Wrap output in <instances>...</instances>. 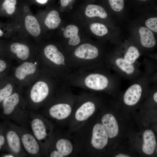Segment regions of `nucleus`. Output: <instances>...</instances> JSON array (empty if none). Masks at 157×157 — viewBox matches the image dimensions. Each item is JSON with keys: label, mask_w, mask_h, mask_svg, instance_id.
I'll return each mask as SVG.
<instances>
[{"label": "nucleus", "mask_w": 157, "mask_h": 157, "mask_svg": "<svg viewBox=\"0 0 157 157\" xmlns=\"http://www.w3.org/2000/svg\"><path fill=\"white\" fill-rule=\"evenodd\" d=\"M21 34L26 33L29 36L37 38L41 33L39 22L36 16L28 11L23 12L18 22Z\"/></svg>", "instance_id": "f257e3e1"}, {"label": "nucleus", "mask_w": 157, "mask_h": 157, "mask_svg": "<svg viewBox=\"0 0 157 157\" xmlns=\"http://www.w3.org/2000/svg\"><path fill=\"white\" fill-rule=\"evenodd\" d=\"M108 137L102 124L97 123L94 126L92 131L91 143L94 148L103 149L107 145Z\"/></svg>", "instance_id": "f03ea898"}, {"label": "nucleus", "mask_w": 157, "mask_h": 157, "mask_svg": "<svg viewBox=\"0 0 157 157\" xmlns=\"http://www.w3.org/2000/svg\"><path fill=\"white\" fill-rule=\"evenodd\" d=\"M85 82L87 87L95 90L105 89L108 86L109 83L106 77L99 74H90L86 78Z\"/></svg>", "instance_id": "7ed1b4c3"}, {"label": "nucleus", "mask_w": 157, "mask_h": 157, "mask_svg": "<svg viewBox=\"0 0 157 157\" xmlns=\"http://www.w3.org/2000/svg\"><path fill=\"white\" fill-rule=\"evenodd\" d=\"M49 88L47 84L42 81L36 83L33 86L30 92L32 101L36 103L42 101L48 94Z\"/></svg>", "instance_id": "20e7f679"}, {"label": "nucleus", "mask_w": 157, "mask_h": 157, "mask_svg": "<svg viewBox=\"0 0 157 157\" xmlns=\"http://www.w3.org/2000/svg\"><path fill=\"white\" fill-rule=\"evenodd\" d=\"M101 123L108 137L112 138L117 135L119 132L118 125L113 115L110 114L105 115L102 118Z\"/></svg>", "instance_id": "39448f33"}, {"label": "nucleus", "mask_w": 157, "mask_h": 157, "mask_svg": "<svg viewBox=\"0 0 157 157\" xmlns=\"http://www.w3.org/2000/svg\"><path fill=\"white\" fill-rule=\"evenodd\" d=\"M142 91V88L139 84H135L131 86L124 94L123 98L124 103L130 106L136 104L140 99Z\"/></svg>", "instance_id": "423d86ee"}, {"label": "nucleus", "mask_w": 157, "mask_h": 157, "mask_svg": "<svg viewBox=\"0 0 157 157\" xmlns=\"http://www.w3.org/2000/svg\"><path fill=\"white\" fill-rule=\"evenodd\" d=\"M75 56L79 58L85 59H92L98 56L99 52L95 46L88 43L82 44L76 49Z\"/></svg>", "instance_id": "0eeeda50"}, {"label": "nucleus", "mask_w": 157, "mask_h": 157, "mask_svg": "<svg viewBox=\"0 0 157 157\" xmlns=\"http://www.w3.org/2000/svg\"><path fill=\"white\" fill-rule=\"evenodd\" d=\"M72 108L70 106L65 104H59L51 107L49 110L50 115L58 120H62L67 117L70 115Z\"/></svg>", "instance_id": "6e6552de"}, {"label": "nucleus", "mask_w": 157, "mask_h": 157, "mask_svg": "<svg viewBox=\"0 0 157 157\" xmlns=\"http://www.w3.org/2000/svg\"><path fill=\"white\" fill-rule=\"evenodd\" d=\"M57 150L52 151L50 155L51 157H63L68 156L72 152L73 147L69 140L62 139L58 140L56 144Z\"/></svg>", "instance_id": "1a4fd4ad"}, {"label": "nucleus", "mask_w": 157, "mask_h": 157, "mask_svg": "<svg viewBox=\"0 0 157 157\" xmlns=\"http://www.w3.org/2000/svg\"><path fill=\"white\" fill-rule=\"evenodd\" d=\"M143 140L142 151L148 155L152 154L156 146L155 137L153 132L150 130H146L143 134Z\"/></svg>", "instance_id": "9d476101"}, {"label": "nucleus", "mask_w": 157, "mask_h": 157, "mask_svg": "<svg viewBox=\"0 0 157 157\" xmlns=\"http://www.w3.org/2000/svg\"><path fill=\"white\" fill-rule=\"evenodd\" d=\"M95 109L94 104L88 101L83 104L76 110L75 114L76 119L83 121L88 119L94 113Z\"/></svg>", "instance_id": "9b49d317"}, {"label": "nucleus", "mask_w": 157, "mask_h": 157, "mask_svg": "<svg viewBox=\"0 0 157 157\" xmlns=\"http://www.w3.org/2000/svg\"><path fill=\"white\" fill-rule=\"evenodd\" d=\"M44 52L45 56L56 64L61 65L64 62L65 59L63 55L53 44L47 46L44 49Z\"/></svg>", "instance_id": "f8f14e48"}, {"label": "nucleus", "mask_w": 157, "mask_h": 157, "mask_svg": "<svg viewBox=\"0 0 157 157\" xmlns=\"http://www.w3.org/2000/svg\"><path fill=\"white\" fill-rule=\"evenodd\" d=\"M17 3V0H4L2 4V8L7 16L12 17L15 19V22L17 23L22 12L17 11L16 7Z\"/></svg>", "instance_id": "ddd939ff"}, {"label": "nucleus", "mask_w": 157, "mask_h": 157, "mask_svg": "<svg viewBox=\"0 0 157 157\" xmlns=\"http://www.w3.org/2000/svg\"><path fill=\"white\" fill-rule=\"evenodd\" d=\"M10 49L18 58L22 60L27 59L30 54V49L28 46L24 44L18 42H15L11 44Z\"/></svg>", "instance_id": "4468645a"}, {"label": "nucleus", "mask_w": 157, "mask_h": 157, "mask_svg": "<svg viewBox=\"0 0 157 157\" xmlns=\"http://www.w3.org/2000/svg\"><path fill=\"white\" fill-rule=\"evenodd\" d=\"M140 42L142 45L147 48H151L156 44V41L152 32L148 28L141 27L139 29Z\"/></svg>", "instance_id": "2eb2a0df"}, {"label": "nucleus", "mask_w": 157, "mask_h": 157, "mask_svg": "<svg viewBox=\"0 0 157 157\" xmlns=\"http://www.w3.org/2000/svg\"><path fill=\"white\" fill-rule=\"evenodd\" d=\"M36 70V65L31 62H25L16 69L15 75L20 80L24 79L28 75L34 73Z\"/></svg>", "instance_id": "dca6fc26"}, {"label": "nucleus", "mask_w": 157, "mask_h": 157, "mask_svg": "<svg viewBox=\"0 0 157 157\" xmlns=\"http://www.w3.org/2000/svg\"><path fill=\"white\" fill-rule=\"evenodd\" d=\"M22 141L24 146L28 153L35 154L38 153L39 147L37 142L33 136L29 134H25L22 137Z\"/></svg>", "instance_id": "f3484780"}, {"label": "nucleus", "mask_w": 157, "mask_h": 157, "mask_svg": "<svg viewBox=\"0 0 157 157\" xmlns=\"http://www.w3.org/2000/svg\"><path fill=\"white\" fill-rule=\"evenodd\" d=\"M78 27L74 25L70 24L67 26L63 35L65 37L70 38L68 42L69 45L75 46L80 43V39L78 35Z\"/></svg>", "instance_id": "a211bd4d"}, {"label": "nucleus", "mask_w": 157, "mask_h": 157, "mask_svg": "<svg viewBox=\"0 0 157 157\" xmlns=\"http://www.w3.org/2000/svg\"><path fill=\"white\" fill-rule=\"evenodd\" d=\"M19 101V96L16 93H14L6 98L3 102L4 113L6 115L11 114Z\"/></svg>", "instance_id": "6ab92c4d"}, {"label": "nucleus", "mask_w": 157, "mask_h": 157, "mask_svg": "<svg viewBox=\"0 0 157 157\" xmlns=\"http://www.w3.org/2000/svg\"><path fill=\"white\" fill-rule=\"evenodd\" d=\"M31 127L33 134L38 140H40L45 138L47 135L45 126L41 119L38 118L33 119Z\"/></svg>", "instance_id": "aec40b11"}, {"label": "nucleus", "mask_w": 157, "mask_h": 157, "mask_svg": "<svg viewBox=\"0 0 157 157\" xmlns=\"http://www.w3.org/2000/svg\"><path fill=\"white\" fill-rule=\"evenodd\" d=\"M61 22L59 13L57 11L53 10L47 15L44 21V24L49 29H54L57 28Z\"/></svg>", "instance_id": "412c9836"}, {"label": "nucleus", "mask_w": 157, "mask_h": 157, "mask_svg": "<svg viewBox=\"0 0 157 157\" xmlns=\"http://www.w3.org/2000/svg\"><path fill=\"white\" fill-rule=\"evenodd\" d=\"M85 13L86 15L90 17H98L104 19L107 16V13L103 8L94 4L88 5L86 8Z\"/></svg>", "instance_id": "4be33fe9"}, {"label": "nucleus", "mask_w": 157, "mask_h": 157, "mask_svg": "<svg viewBox=\"0 0 157 157\" xmlns=\"http://www.w3.org/2000/svg\"><path fill=\"white\" fill-rule=\"evenodd\" d=\"M6 138L11 149L14 153H18L20 150V142L17 134L13 131H10L7 133Z\"/></svg>", "instance_id": "5701e85b"}, {"label": "nucleus", "mask_w": 157, "mask_h": 157, "mask_svg": "<svg viewBox=\"0 0 157 157\" xmlns=\"http://www.w3.org/2000/svg\"><path fill=\"white\" fill-rule=\"evenodd\" d=\"M140 55L138 49L135 47L131 46L126 53L124 59L127 63L133 64Z\"/></svg>", "instance_id": "b1692460"}, {"label": "nucleus", "mask_w": 157, "mask_h": 157, "mask_svg": "<svg viewBox=\"0 0 157 157\" xmlns=\"http://www.w3.org/2000/svg\"><path fill=\"white\" fill-rule=\"evenodd\" d=\"M115 63L119 68L128 74H132L135 71L134 65L132 64H129L126 63L124 58H117L115 60Z\"/></svg>", "instance_id": "393cba45"}, {"label": "nucleus", "mask_w": 157, "mask_h": 157, "mask_svg": "<svg viewBox=\"0 0 157 157\" xmlns=\"http://www.w3.org/2000/svg\"><path fill=\"white\" fill-rule=\"evenodd\" d=\"M90 28L93 33L98 36H103L108 33V30L106 27L100 23H95L92 24L90 25Z\"/></svg>", "instance_id": "a878e982"}, {"label": "nucleus", "mask_w": 157, "mask_h": 157, "mask_svg": "<svg viewBox=\"0 0 157 157\" xmlns=\"http://www.w3.org/2000/svg\"><path fill=\"white\" fill-rule=\"evenodd\" d=\"M12 91V86L10 84H7L4 88L0 90V102L11 95Z\"/></svg>", "instance_id": "bb28decb"}, {"label": "nucleus", "mask_w": 157, "mask_h": 157, "mask_svg": "<svg viewBox=\"0 0 157 157\" xmlns=\"http://www.w3.org/2000/svg\"><path fill=\"white\" fill-rule=\"evenodd\" d=\"M111 8L115 11H121L124 6V0H108Z\"/></svg>", "instance_id": "cd10ccee"}, {"label": "nucleus", "mask_w": 157, "mask_h": 157, "mask_svg": "<svg viewBox=\"0 0 157 157\" xmlns=\"http://www.w3.org/2000/svg\"><path fill=\"white\" fill-rule=\"evenodd\" d=\"M157 17L151 18L146 22L145 25L147 27L153 31L157 32Z\"/></svg>", "instance_id": "c85d7f7f"}, {"label": "nucleus", "mask_w": 157, "mask_h": 157, "mask_svg": "<svg viewBox=\"0 0 157 157\" xmlns=\"http://www.w3.org/2000/svg\"><path fill=\"white\" fill-rule=\"evenodd\" d=\"M6 63L3 60H0V72L3 71L6 68Z\"/></svg>", "instance_id": "c756f323"}, {"label": "nucleus", "mask_w": 157, "mask_h": 157, "mask_svg": "<svg viewBox=\"0 0 157 157\" xmlns=\"http://www.w3.org/2000/svg\"><path fill=\"white\" fill-rule=\"evenodd\" d=\"M72 0H60L61 4L62 6H67Z\"/></svg>", "instance_id": "7c9ffc66"}, {"label": "nucleus", "mask_w": 157, "mask_h": 157, "mask_svg": "<svg viewBox=\"0 0 157 157\" xmlns=\"http://www.w3.org/2000/svg\"><path fill=\"white\" fill-rule=\"evenodd\" d=\"M5 142L4 137L1 135H0V149H1V146L3 145Z\"/></svg>", "instance_id": "2f4dec72"}, {"label": "nucleus", "mask_w": 157, "mask_h": 157, "mask_svg": "<svg viewBox=\"0 0 157 157\" xmlns=\"http://www.w3.org/2000/svg\"><path fill=\"white\" fill-rule=\"evenodd\" d=\"M38 3L41 4H44L46 3L48 0H35Z\"/></svg>", "instance_id": "473e14b6"}, {"label": "nucleus", "mask_w": 157, "mask_h": 157, "mask_svg": "<svg viewBox=\"0 0 157 157\" xmlns=\"http://www.w3.org/2000/svg\"><path fill=\"white\" fill-rule=\"evenodd\" d=\"M116 157H129V156L124 154H120L116 155Z\"/></svg>", "instance_id": "72a5a7b5"}, {"label": "nucleus", "mask_w": 157, "mask_h": 157, "mask_svg": "<svg viewBox=\"0 0 157 157\" xmlns=\"http://www.w3.org/2000/svg\"><path fill=\"white\" fill-rule=\"evenodd\" d=\"M153 98L154 100L156 102H157V92H155L154 94Z\"/></svg>", "instance_id": "f704fd0d"}, {"label": "nucleus", "mask_w": 157, "mask_h": 157, "mask_svg": "<svg viewBox=\"0 0 157 157\" xmlns=\"http://www.w3.org/2000/svg\"><path fill=\"white\" fill-rule=\"evenodd\" d=\"M4 34L3 31L0 28V37L3 36Z\"/></svg>", "instance_id": "c9c22d12"}, {"label": "nucleus", "mask_w": 157, "mask_h": 157, "mask_svg": "<svg viewBox=\"0 0 157 157\" xmlns=\"http://www.w3.org/2000/svg\"><path fill=\"white\" fill-rule=\"evenodd\" d=\"M4 157H14V156L12 155L9 154V155H6L5 156H4Z\"/></svg>", "instance_id": "e433bc0d"}, {"label": "nucleus", "mask_w": 157, "mask_h": 157, "mask_svg": "<svg viewBox=\"0 0 157 157\" xmlns=\"http://www.w3.org/2000/svg\"><path fill=\"white\" fill-rule=\"evenodd\" d=\"M62 64H63V65H64L65 64V63L63 62V63H62Z\"/></svg>", "instance_id": "4c0bfd02"}, {"label": "nucleus", "mask_w": 157, "mask_h": 157, "mask_svg": "<svg viewBox=\"0 0 157 157\" xmlns=\"http://www.w3.org/2000/svg\"><path fill=\"white\" fill-rule=\"evenodd\" d=\"M34 64L35 65H36L37 63L35 62Z\"/></svg>", "instance_id": "58836bf2"}, {"label": "nucleus", "mask_w": 157, "mask_h": 157, "mask_svg": "<svg viewBox=\"0 0 157 157\" xmlns=\"http://www.w3.org/2000/svg\"><path fill=\"white\" fill-rule=\"evenodd\" d=\"M141 0V1H146L147 0Z\"/></svg>", "instance_id": "ea45409f"}]
</instances>
